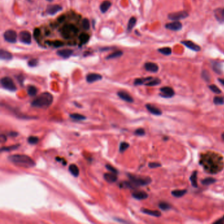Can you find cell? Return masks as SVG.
I'll return each instance as SVG.
<instances>
[{
    "label": "cell",
    "instance_id": "6f0895ef",
    "mask_svg": "<svg viewBox=\"0 0 224 224\" xmlns=\"http://www.w3.org/2000/svg\"><path fill=\"white\" fill-rule=\"evenodd\" d=\"M222 140L224 141V133H223L222 135Z\"/></svg>",
    "mask_w": 224,
    "mask_h": 224
},
{
    "label": "cell",
    "instance_id": "30bf717a",
    "mask_svg": "<svg viewBox=\"0 0 224 224\" xmlns=\"http://www.w3.org/2000/svg\"><path fill=\"white\" fill-rule=\"evenodd\" d=\"M165 28L172 31H178L182 28V24L179 20H174L172 22L166 24Z\"/></svg>",
    "mask_w": 224,
    "mask_h": 224
},
{
    "label": "cell",
    "instance_id": "83f0119b",
    "mask_svg": "<svg viewBox=\"0 0 224 224\" xmlns=\"http://www.w3.org/2000/svg\"><path fill=\"white\" fill-rule=\"evenodd\" d=\"M190 181L191 182V185L194 187H197L198 184H197V172L195 171L191 174V177H190Z\"/></svg>",
    "mask_w": 224,
    "mask_h": 224
},
{
    "label": "cell",
    "instance_id": "7a4b0ae2",
    "mask_svg": "<svg viewBox=\"0 0 224 224\" xmlns=\"http://www.w3.org/2000/svg\"><path fill=\"white\" fill-rule=\"evenodd\" d=\"M9 160L13 164L24 168H32L36 164L32 158L25 155H13L9 157Z\"/></svg>",
    "mask_w": 224,
    "mask_h": 224
},
{
    "label": "cell",
    "instance_id": "f1b7e54d",
    "mask_svg": "<svg viewBox=\"0 0 224 224\" xmlns=\"http://www.w3.org/2000/svg\"><path fill=\"white\" fill-rule=\"evenodd\" d=\"M161 80L158 78H152L147 83L145 84V86H158L161 84Z\"/></svg>",
    "mask_w": 224,
    "mask_h": 224
},
{
    "label": "cell",
    "instance_id": "8fae6325",
    "mask_svg": "<svg viewBox=\"0 0 224 224\" xmlns=\"http://www.w3.org/2000/svg\"><path fill=\"white\" fill-rule=\"evenodd\" d=\"M181 43L187 47H188L189 49L194 51V52H200V51L201 50V47L199 45H197V44H196L193 42H192V41L183 40L181 41Z\"/></svg>",
    "mask_w": 224,
    "mask_h": 224
},
{
    "label": "cell",
    "instance_id": "74e56055",
    "mask_svg": "<svg viewBox=\"0 0 224 224\" xmlns=\"http://www.w3.org/2000/svg\"><path fill=\"white\" fill-rule=\"evenodd\" d=\"M208 87L210 88V90L212 91V92L215 93L216 94H220L222 93V91L220 90V88L218 86H216L214 84L210 85Z\"/></svg>",
    "mask_w": 224,
    "mask_h": 224
},
{
    "label": "cell",
    "instance_id": "277c9868",
    "mask_svg": "<svg viewBox=\"0 0 224 224\" xmlns=\"http://www.w3.org/2000/svg\"><path fill=\"white\" fill-rule=\"evenodd\" d=\"M78 32V29L76 26L72 24H69V25H64L62 30H61V34L63 38L69 39L72 35H76Z\"/></svg>",
    "mask_w": 224,
    "mask_h": 224
},
{
    "label": "cell",
    "instance_id": "7c38bea8",
    "mask_svg": "<svg viewBox=\"0 0 224 224\" xmlns=\"http://www.w3.org/2000/svg\"><path fill=\"white\" fill-rule=\"evenodd\" d=\"M62 9H63L62 7L59 5H49L47 8V13L50 15H55L56 13L61 11Z\"/></svg>",
    "mask_w": 224,
    "mask_h": 224
},
{
    "label": "cell",
    "instance_id": "d6a6232c",
    "mask_svg": "<svg viewBox=\"0 0 224 224\" xmlns=\"http://www.w3.org/2000/svg\"><path fill=\"white\" fill-rule=\"evenodd\" d=\"M122 54H123V52H122V51H116V52H115L113 53L110 54V55H108L106 59L107 60L108 59H115V58H118V57H120L122 55Z\"/></svg>",
    "mask_w": 224,
    "mask_h": 224
},
{
    "label": "cell",
    "instance_id": "b9f144b4",
    "mask_svg": "<svg viewBox=\"0 0 224 224\" xmlns=\"http://www.w3.org/2000/svg\"><path fill=\"white\" fill-rule=\"evenodd\" d=\"M129 144L126 142H122L120 145V151L121 152H124L129 147Z\"/></svg>",
    "mask_w": 224,
    "mask_h": 224
},
{
    "label": "cell",
    "instance_id": "e0dca14e",
    "mask_svg": "<svg viewBox=\"0 0 224 224\" xmlns=\"http://www.w3.org/2000/svg\"><path fill=\"white\" fill-rule=\"evenodd\" d=\"M146 108L150 112V113L154 115H157V116H161L162 114V112L161 110L159 109L158 108L156 107L153 105H152L151 104H147L146 105Z\"/></svg>",
    "mask_w": 224,
    "mask_h": 224
},
{
    "label": "cell",
    "instance_id": "9a60e30c",
    "mask_svg": "<svg viewBox=\"0 0 224 224\" xmlns=\"http://www.w3.org/2000/svg\"><path fill=\"white\" fill-rule=\"evenodd\" d=\"M102 79V76L99 74L96 73H91L87 74L86 76V80L87 82L93 83L95 81L101 80Z\"/></svg>",
    "mask_w": 224,
    "mask_h": 224
},
{
    "label": "cell",
    "instance_id": "603a6c76",
    "mask_svg": "<svg viewBox=\"0 0 224 224\" xmlns=\"http://www.w3.org/2000/svg\"><path fill=\"white\" fill-rule=\"evenodd\" d=\"M0 58L3 60H11L13 58L12 54L7 51L1 49L0 51Z\"/></svg>",
    "mask_w": 224,
    "mask_h": 224
},
{
    "label": "cell",
    "instance_id": "7bdbcfd3",
    "mask_svg": "<svg viewBox=\"0 0 224 224\" xmlns=\"http://www.w3.org/2000/svg\"><path fill=\"white\" fill-rule=\"evenodd\" d=\"M202 78L206 81H209L210 80V74L205 70L202 72Z\"/></svg>",
    "mask_w": 224,
    "mask_h": 224
},
{
    "label": "cell",
    "instance_id": "60d3db41",
    "mask_svg": "<svg viewBox=\"0 0 224 224\" xmlns=\"http://www.w3.org/2000/svg\"><path fill=\"white\" fill-rule=\"evenodd\" d=\"M38 137H37L36 136H30L28 139V143L32 145H36V143H38Z\"/></svg>",
    "mask_w": 224,
    "mask_h": 224
},
{
    "label": "cell",
    "instance_id": "cb8c5ba5",
    "mask_svg": "<svg viewBox=\"0 0 224 224\" xmlns=\"http://www.w3.org/2000/svg\"><path fill=\"white\" fill-rule=\"evenodd\" d=\"M111 3L109 1H108V0H106V1H104L103 3H101L99 8H100L101 11L103 13H105L108 11V9L111 7Z\"/></svg>",
    "mask_w": 224,
    "mask_h": 224
},
{
    "label": "cell",
    "instance_id": "816d5d0a",
    "mask_svg": "<svg viewBox=\"0 0 224 224\" xmlns=\"http://www.w3.org/2000/svg\"><path fill=\"white\" fill-rule=\"evenodd\" d=\"M66 19V16L64 15H60L59 17L57 19V21H58L59 23H62L63 22L64 20Z\"/></svg>",
    "mask_w": 224,
    "mask_h": 224
},
{
    "label": "cell",
    "instance_id": "c3c4849f",
    "mask_svg": "<svg viewBox=\"0 0 224 224\" xmlns=\"http://www.w3.org/2000/svg\"><path fill=\"white\" fill-rule=\"evenodd\" d=\"M19 145H13L11 146V147H2L1 151H10L11 150H12V149H17L19 147Z\"/></svg>",
    "mask_w": 224,
    "mask_h": 224
},
{
    "label": "cell",
    "instance_id": "3957f363",
    "mask_svg": "<svg viewBox=\"0 0 224 224\" xmlns=\"http://www.w3.org/2000/svg\"><path fill=\"white\" fill-rule=\"evenodd\" d=\"M53 101V97L49 92H44L37 97L31 103L32 106L40 108H48Z\"/></svg>",
    "mask_w": 224,
    "mask_h": 224
},
{
    "label": "cell",
    "instance_id": "ac0fdd59",
    "mask_svg": "<svg viewBox=\"0 0 224 224\" xmlns=\"http://www.w3.org/2000/svg\"><path fill=\"white\" fill-rule=\"evenodd\" d=\"M132 196L137 200H143L148 197V194L145 191H137L132 193Z\"/></svg>",
    "mask_w": 224,
    "mask_h": 224
},
{
    "label": "cell",
    "instance_id": "4316f807",
    "mask_svg": "<svg viewBox=\"0 0 224 224\" xmlns=\"http://www.w3.org/2000/svg\"><path fill=\"white\" fill-rule=\"evenodd\" d=\"M152 78V77H147V78H137L135 79L134 81V84L136 86H140V85L145 84L147 83L149 81H150Z\"/></svg>",
    "mask_w": 224,
    "mask_h": 224
},
{
    "label": "cell",
    "instance_id": "44dd1931",
    "mask_svg": "<svg viewBox=\"0 0 224 224\" xmlns=\"http://www.w3.org/2000/svg\"><path fill=\"white\" fill-rule=\"evenodd\" d=\"M212 66L214 71L217 74H221L222 73V64L218 62V61H212Z\"/></svg>",
    "mask_w": 224,
    "mask_h": 224
},
{
    "label": "cell",
    "instance_id": "6da1fadb",
    "mask_svg": "<svg viewBox=\"0 0 224 224\" xmlns=\"http://www.w3.org/2000/svg\"><path fill=\"white\" fill-rule=\"evenodd\" d=\"M130 179L129 181H124L120 184V187L124 188L135 189L140 186H145L151 183L152 179L149 177H141V176L128 174Z\"/></svg>",
    "mask_w": 224,
    "mask_h": 224
},
{
    "label": "cell",
    "instance_id": "f5cc1de1",
    "mask_svg": "<svg viewBox=\"0 0 224 224\" xmlns=\"http://www.w3.org/2000/svg\"><path fill=\"white\" fill-rule=\"evenodd\" d=\"M215 223H218V224H224V216L221 219H220L218 221H216L214 222Z\"/></svg>",
    "mask_w": 224,
    "mask_h": 224
},
{
    "label": "cell",
    "instance_id": "5b68a950",
    "mask_svg": "<svg viewBox=\"0 0 224 224\" xmlns=\"http://www.w3.org/2000/svg\"><path fill=\"white\" fill-rule=\"evenodd\" d=\"M1 86L5 88V90H7L9 91H15L16 90V87L14 83V81L9 77H3L1 80Z\"/></svg>",
    "mask_w": 224,
    "mask_h": 224
},
{
    "label": "cell",
    "instance_id": "ba28073f",
    "mask_svg": "<svg viewBox=\"0 0 224 224\" xmlns=\"http://www.w3.org/2000/svg\"><path fill=\"white\" fill-rule=\"evenodd\" d=\"M160 96L164 98H171L174 96L175 91L170 87H163L161 88Z\"/></svg>",
    "mask_w": 224,
    "mask_h": 224
},
{
    "label": "cell",
    "instance_id": "1f68e13d",
    "mask_svg": "<svg viewBox=\"0 0 224 224\" xmlns=\"http://www.w3.org/2000/svg\"><path fill=\"white\" fill-rule=\"evenodd\" d=\"M136 22H137L136 18H135V17L130 18V19L129 20L128 23V27H127L128 32L131 31V30L134 28L135 24H136Z\"/></svg>",
    "mask_w": 224,
    "mask_h": 224
},
{
    "label": "cell",
    "instance_id": "484cf974",
    "mask_svg": "<svg viewBox=\"0 0 224 224\" xmlns=\"http://www.w3.org/2000/svg\"><path fill=\"white\" fill-rule=\"evenodd\" d=\"M69 169L71 174L75 176V177L78 176L80 174L79 168H78V166L76 164H70L69 167Z\"/></svg>",
    "mask_w": 224,
    "mask_h": 224
},
{
    "label": "cell",
    "instance_id": "ee69618b",
    "mask_svg": "<svg viewBox=\"0 0 224 224\" xmlns=\"http://www.w3.org/2000/svg\"><path fill=\"white\" fill-rule=\"evenodd\" d=\"M51 45L53 46L54 47H56V48H59V47H62L64 45V43L61 42V41L56 40V41H54V42H52Z\"/></svg>",
    "mask_w": 224,
    "mask_h": 224
},
{
    "label": "cell",
    "instance_id": "8992f818",
    "mask_svg": "<svg viewBox=\"0 0 224 224\" xmlns=\"http://www.w3.org/2000/svg\"><path fill=\"white\" fill-rule=\"evenodd\" d=\"M188 16H189V14L187 12L185 11H181L169 13L168 16L169 20L174 21V20H179L181 19H184L187 17Z\"/></svg>",
    "mask_w": 224,
    "mask_h": 224
},
{
    "label": "cell",
    "instance_id": "db71d44e",
    "mask_svg": "<svg viewBox=\"0 0 224 224\" xmlns=\"http://www.w3.org/2000/svg\"><path fill=\"white\" fill-rule=\"evenodd\" d=\"M0 140H1V143L6 141V140H7L6 136H5V135L1 134V137H0Z\"/></svg>",
    "mask_w": 224,
    "mask_h": 224
},
{
    "label": "cell",
    "instance_id": "2e32d148",
    "mask_svg": "<svg viewBox=\"0 0 224 224\" xmlns=\"http://www.w3.org/2000/svg\"><path fill=\"white\" fill-rule=\"evenodd\" d=\"M118 96H119L120 99L126 102H128V103H131L134 102V99L132 98V97L130 96V94L128 93L127 92H125V91H118Z\"/></svg>",
    "mask_w": 224,
    "mask_h": 224
},
{
    "label": "cell",
    "instance_id": "ffe728a7",
    "mask_svg": "<svg viewBox=\"0 0 224 224\" xmlns=\"http://www.w3.org/2000/svg\"><path fill=\"white\" fill-rule=\"evenodd\" d=\"M104 178L105 180L109 183H114L115 181H116L117 179H118L116 174H114V173H112V172L106 173V174H105Z\"/></svg>",
    "mask_w": 224,
    "mask_h": 224
},
{
    "label": "cell",
    "instance_id": "e575fe53",
    "mask_svg": "<svg viewBox=\"0 0 224 224\" xmlns=\"http://www.w3.org/2000/svg\"><path fill=\"white\" fill-rule=\"evenodd\" d=\"M216 182V179L213 178H206L201 181L202 184L204 185H210Z\"/></svg>",
    "mask_w": 224,
    "mask_h": 224
},
{
    "label": "cell",
    "instance_id": "f35d334b",
    "mask_svg": "<svg viewBox=\"0 0 224 224\" xmlns=\"http://www.w3.org/2000/svg\"><path fill=\"white\" fill-rule=\"evenodd\" d=\"M214 103L216 105H224V98L222 97H215L214 99Z\"/></svg>",
    "mask_w": 224,
    "mask_h": 224
},
{
    "label": "cell",
    "instance_id": "bcb514c9",
    "mask_svg": "<svg viewBox=\"0 0 224 224\" xmlns=\"http://www.w3.org/2000/svg\"><path fill=\"white\" fill-rule=\"evenodd\" d=\"M38 63V60L36 59H32L31 60H30L28 61V65L30 66H32V67L37 66Z\"/></svg>",
    "mask_w": 224,
    "mask_h": 224
},
{
    "label": "cell",
    "instance_id": "4fadbf2b",
    "mask_svg": "<svg viewBox=\"0 0 224 224\" xmlns=\"http://www.w3.org/2000/svg\"><path fill=\"white\" fill-rule=\"evenodd\" d=\"M145 69L146 70L149 71V72H157L158 71V66L157 65L156 63H151V62H149V63H146L145 64Z\"/></svg>",
    "mask_w": 224,
    "mask_h": 224
},
{
    "label": "cell",
    "instance_id": "5bb4252c",
    "mask_svg": "<svg viewBox=\"0 0 224 224\" xmlns=\"http://www.w3.org/2000/svg\"><path fill=\"white\" fill-rule=\"evenodd\" d=\"M73 51L70 49H60L57 51V54L59 56L63 57L64 59H67L72 55Z\"/></svg>",
    "mask_w": 224,
    "mask_h": 224
},
{
    "label": "cell",
    "instance_id": "836d02e7",
    "mask_svg": "<svg viewBox=\"0 0 224 224\" xmlns=\"http://www.w3.org/2000/svg\"><path fill=\"white\" fill-rule=\"evenodd\" d=\"M27 92H28V94L30 96H35L37 94V92H38V90L37 88L34 86H30L27 88Z\"/></svg>",
    "mask_w": 224,
    "mask_h": 224
},
{
    "label": "cell",
    "instance_id": "d6986e66",
    "mask_svg": "<svg viewBox=\"0 0 224 224\" xmlns=\"http://www.w3.org/2000/svg\"><path fill=\"white\" fill-rule=\"evenodd\" d=\"M214 15L218 22L224 23V8L216 9L214 12Z\"/></svg>",
    "mask_w": 224,
    "mask_h": 224
},
{
    "label": "cell",
    "instance_id": "f907efd6",
    "mask_svg": "<svg viewBox=\"0 0 224 224\" xmlns=\"http://www.w3.org/2000/svg\"><path fill=\"white\" fill-rule=\"evenodd\" d=\"M135 134L137 135H140V136H143V135H144L145 134V131L143 129L140 128V129H137V130H135Z\"/></svg>",
    "mask_w": 224,
    "mask_h": 224
},
{
    "label": "cell",
    "instance_id": "f546056e",
    "mask_svg": "<svg viewBox=\"0 0 224 224\" xmlns=\"http://www.w3.org/2000/svg\"><path fill=\"white\" fill-rule=\"evenodd\" d=\"M90 40V35L87 33H81L79 36V40L81 44L86 43Z\"/></svg>",
    "mask_w": 224,
    "mask_h": 224
},
{
    "label": "cell",
    "instance_id": "f6af8a7d",
    "mask_svg": "<svg viewBox=\"0 0 224 224\" xmlns=\"http://www.w3.org/2000/svg\"><path fill=\"white\" fill-rule=\"evenodd\" d=\"M106 168H107V169H108V171L112 172V173H114V174H117L118 173L117 169L116 168H115L114 167H113V166H111L110 164H107L106 165Z\"/></svg>",
    "mask_w": 224,
    "mask_h": 224
},
{
    "label": "cell",
    "instance_id": "d590c367",
    "mask_svg": "<svg viewBox=\"0 0 224 224\" xmlns=\"http://www.w3.org/2000/svg\"><path fill=\"white\" fill-rule=\"evenodd\" d=\"M70 117L73 120H84L86 119V116H84V115L78 114V113H74V114H71L70 115Z\"/></svg>",
    "mask_w": 224,
    "mask_h": 224
},
{
    "label": "cell",
    "instance_id": "9c48e42d",
    "mask_svg": "<svg viewBox=\"0 0 224 224\" xmlns=\"http://www.w3.org/2000/svg\"><path fill=\"white\" fill-rule=\"evenodd\" d=\"M19 39L23 43L30 44L32 42V36L28 31H22L20 32Z\"/></svg>",
    "mask_w": 224,
    "mask_h": 224
},
{
    "label": "cell",
    "instance_id": "52a82bcc",
    "mask_svg": "<svg viewBox=\"0 0 224 224\" xmlns=\"http://www.w3.org/2000/svg\"><path fill=\"white\" fill-rule=\"evenodd\" d=\"M4 39L9 43H14L16 42V38H17V34L16 32L13 30H6L3 34Z\"/></svg>",
    "mask_w": 224,
    "mask_h": 224
},
{
    "label": "cell",
    "instance_id": "9f6ffc18",
    "mask_svg": "<svg viewBox=\"0 0 224 224\" xmlns=\"http://www.w3.org/2000/svg\"><path fill=\"white\" fill-rule=\"evenodd\" d=\"M218 81H220V83H221L222 85H223L224 86V79H222V78H219L218 79Z\"/></svg>",
    "mask_w": 224,
    "mask_h": 224
},
{
    "label": "cell",
    "instance_id": "8d00e7d4",
    "mask_svg": "<svg viewBox=\"0 0 224 224\" xmlns=\"http://www.w3.org/2000/svg\"><path fill=\"white\" fill-rule=\"evenodd\" d=\"M158 207L161 210H164V211H166V210H170L171 209V206L169 205L168 203L164 202H162L159 203Z\"/></svg>",
    "mask_w": 224,
    "mask_h": 224
},
{
    "label": "cell",
    "instance_id": "681fc988",
    "mask_svg": "<svg viewBox=\"0 0 224 224\" xmlns=\"http://www.w3.org/2000/svg\"><path fill=\"white\" fill-rule=\"evenodd\" d=\"M161 164H160V163H158V162H150L149 164V167L151 168H159V167H161Z\"/></svg>",
    "mask_w": 224,
    "mask_h": 224
},
{
    "label": "cell",
    "instance_id": "d4e9b609",
    "mask_svg": "<svg viewBox=\"0 0 224 224\" xmlns=\"http://www.w3.org/2000/svg\"><path fill=\"white\" fill-rule=\"evenodd\" d=\"M186 189H179V190H174L172 191V195L176 198H180L181 196H184L187 193Z\"/></svg>",
    "mask_w": 224,
    "mask_h": 224
},
{
    "label": "cell",
    "instance_id": "680465c9",
    "mask_svg": "<svg viewBox=\"0 0 224 224\" xmlns=\"http://www.w3.org/2000/svg\"><path fill=\"white\" fill-rule=\"evenodd\" d=\"M47 1H53V0H47Z\"/></svg>",
    "mask_w": 224,
    "mask_h": 224
},
{
    "label": "cell",
    "instance_id": "7dc6e473",
    "mask_svg": "<svg viewBox=\"0 0 224 224\" xmlns=\"http://www.w3.org/2000/svg\"><path fill=\"white\" fill-rule=\"evenodd\" d=\"M41 34V31L40 28H35L34 31V37L36 39V40H38Z\"/></svg>",
    "mask_w": 224,
    "mask_h": 224
},
{
    "label": "cell",
    "instance_id": "ab89813d",
    "mask_svg": "<svg viewBox=\"0 0 224 224\" xmlns=\"http://www.w3.org/2000/svg\"><path fill=\"white\" fill-rule=\"evenodd\" d=\"M81 25H82L83 28L85 30H88L90 28V24L89 20L87 19H84L82 20V22H81Z\"/></svg>",
    "mask_w": 224,
    "mask_h": 224
},
{
    "label": "cell",
    "instance_id": "7402d4cb",
    "mask_svg": "<svg viewBox=\"0 0 224 224\" xmlns=\"http://www.w3.org/2000/svg\"><path fill=\"white\" fill-rule=\"evenodd\" d=\"M141 212H143L144 214H146L155 216V217H160L161 216V212L158 211V210H149V209H146V208H143L141 209Z\"/></svg>",
    "mask_w": 224,
    "mask_h": 224
},
{
    "label": "cell",
    "instance_id": "4dcf8cb0",
    "mask_svg": "<svg viewBox=\"0 0 224 224\" xmlns=\"http://www.w3.org/2000/svg\"><path fill=\"white\" fill-rule=\"evenodd\" d=\"M158 52H160L162 55H170L172 52V50L169 47H162V48H160L158 49Z\"/></svg>",
    "mask_w": 224,
    "mask_h": 224
},
{
    "label": "cell",
    "instance_id": "11a10c76",
    "mask_svg": "<svg viewBox=\"0 0 224 224\" xmlns=\"http://www.w3.org/2000/svg\"><path fill=\"white\" fill-rule=\"evenodd\" d=\"M9 134L10 135H11V136H16V135H16L17 134H16V132H11V133H9Z\"/></svg>",
    "mask_w": 224,
    "mask_h": 224
}]
</instances>
